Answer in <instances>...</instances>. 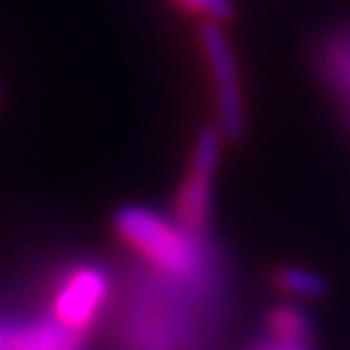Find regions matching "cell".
<instances>
[{"label": "cell", "instance_id": "cell-4", "mask_svg": "<svg viewBox=\"0 0 350 350\" xmlns=\"http://www.w3.org/2000/svg\"><path fill=\"white\" fill-rule=\"evenodd\" d=\"M213 180L207 174H196L185 168V177L174 196V221L196 237L207 234L210 213H213Z\"/></svg>", "mask_w": 350, "mask_h": 350}, {"label": "cell", "instance_id": "cell-9", "mask_svg": "<svg viewBox=\"0 0 350 350\" xmlns=\"http://www.w3.org/2000/svg\"><path fill=\"white\" fill-rule=\"evenodd\" d=\"M262 350H306V345H282V342H273L271 347H262Z\"/></svg>", "mask_w": 350, "mask_h": 350}, {"label": "cell", "instance_id": "cell-7", "mask_svg": "<svg viewBox=\"0 0 350 350\" xmlns=\"http://www.w3.org/2000/svg\"><path fill=\"white\" fill-rule=\"evenodd\" d=\"M276 284L282 293H287L295 301H317L325 295V279L317 271L287 265L276 273Z\"/></svg>", "mask_w": 350, "mask_h": 350}, {"label": "cell", "instance_id": "cell-3", "mask_svg": "<svg viewBox=\"0 0 350 350\" xmlns=\"http://www.w3.org/2000/svg\"><path fill=\"white\" fill-rule=\"evenodd\" d=\"M108 295H111V279L100 265H77L58 282L53 293L50 314L64 328L83 336L97 323L103 306L108 304Z\"/></svg>", "mask_w": 350, "mask_h": 350}, {"label": "cell", "instance_id": "cell-11", "mask_svg": "<svg viewBox=\"0 0 350 350\" xmlns=\"http://www.w3.org/2000/svg\"><path fill=\"white\" fill-rule=\"evenodd\" d=\"M0 103H3V85H0Z\"/></svg>", "mask_w": 350, "mask_h": 350}, {"label": "cell", "instance_id": "cell-1", "mask_svg": "<svg viewBox=\"0 0 350 350\" xmlns=\"http://www.w3.org/2000/svg\"><path fill=\"white\" fill-rule=\"evenodd\" d=\"M113 229L119 240L133 248L146 265L171 279H196L207 268L204 237L191 234L174 218L144 207L124 204L113 213Z\"/></svg>", "mask_w": 350, "mask_h": 350}, {"label": "cell", "instance_id": "cell-8", "mask_svg": "<svg viewBox=\"0 0 350 350\" xmlns=\"http://www.w3.org/2000/svg\"><path fill=\"white\" fill-rule=\"evenodd\" d=\"M171 3L188 17H196L199 23L226 25L234 17V0H171Z\"/></svg>", "mask_w": 350, "mask_h": 350}, {"label": "cell", "instance_id": "cell-5", "mask_svg": "<svg viewBox=\"0 0 350 350\" xmlns=\"http://www.w3.org/2000/svg\"><path fill=\"white\" fill-rule=\"evenodd\" d=\"M9 350H80L83 336L64 328L53 314L6 323Z\"/></svg>", "mask_w": 350, "mask_h": 350}, {"label": "cell", "instance_id": "cell-2", "mask_svg": "<svg viewBox=\"0 0 350 350\" xmlns=\"http://www.w3.org/2000/svg\"><path fill=\"white\" fill-rule=\"evenodd\" d=\"M199 50L210 77L215 124L229 144H237L245 135V94H243L240 64L224 25L199 23Z\"/></svg>", "mask_w": 350, "mask_h": 350}, {"label": "cell", "instance_id": "cell-6", "mask_svg": "<svg viewBox=\"0 0 350 350\" xmlns=\"http://www.w3.org/2000/svg\"><path fill=\"white\" fill-rule=\"evenodd\" d=\"M271 323V334L276 342L282 345H306L309 334H312V320L309 314L295 306V304H284V306H276L268 317Z\"/></svg>", "mask_w": 350, "mask_h": 350}, {"label": "cell", "instance_id": "cell-10", "mask_svg": "<svg viewBox=\"0 0 350 350\" xmlns=\"http://www.w3.org/2000/svg\"><path fill=\"white\" fill-rule=\"evenodd\" d=\"M0 350H9V342H6V323L0 320Z\"/></svg>", "mask_w": 350, "mask_h": 350}]
</instances>
